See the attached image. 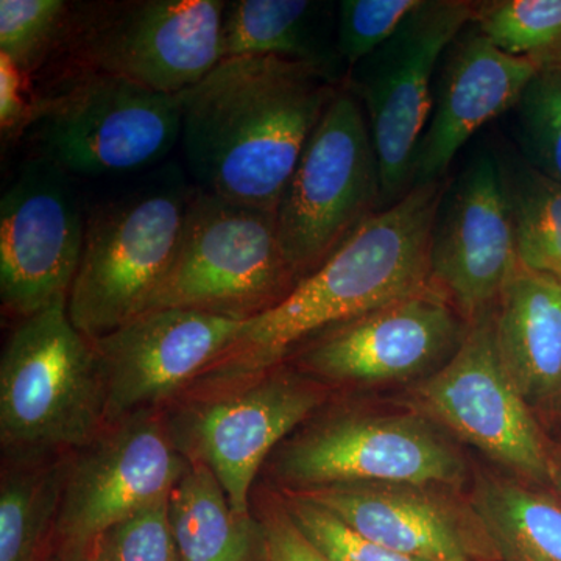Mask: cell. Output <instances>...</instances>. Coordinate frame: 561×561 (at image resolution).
<instances>
[{"mask_svg":"<svg viewBox=\"0 0 561 561\" xmlns=\"http://www.w3.org/2000/svg\"><path fill=\"white\" fill-rule=\"evenodd\" d=\"M448 184H420L362 221L319 268L243 323L230 348L180 398L206 397L275 370L295 346L427 289L431 236Z\"/></svg>","mask_w":561,"mask_h":561,"instance_id":"obj_1","label":"cell"},{"mask_svg":"<svg viewBox=\"0 0 561 561\" xmlns=\"http://www.w3.org/2000/svg\"><path fill=\"white\" fill-rule=\"evenodd\" d=\"M342 84L305 62L225 58L181 92V138L195 187L276 213L302 150Z\"/></svg>","mask_w":561,"mask_h":561,"instance_id":"obj_2","label":"cell"},{"mask_svg":"<svg viewBox=\"0 0 561 561\" xmlns=\"http://www.w3.org/2000/svg\"><path fill=\"white\" fill-rule=\"evenodd\" d=\"M106 426L98 351L70 321L68 300L22 319L0 360L3 459L70 454Z\"/></svg>","mask_w":561,"mask_h":561,"instance_id":"obj_3","label":"cell"},{"mask_svg":"<svg viewBox=\"0 0 561 561\" xmlns=\"http://www.w3.org/2000/svg\"><path fill=\"white\" fill-rule=\"evenodd\" d=\"M194 187L179 169L92 209L68 295L73 327L95 342L147 312L171 267Z\"/></svg>","mask_w":561,"mask_h":561,"instance_id":"obj_4","label":"cell"},{"mask_svg":"<svg viewBox=\"0 0 561 561\" xmlns=\"http://www.w3.org/2000/svg\"><path fill=\"white\" fill-rule=\"evenodd\" d=\"M298 279L284 256L272 210L194 187L154 309H190L250 320L283 301Z\"/></svg>","mask_w":561,"mask_h":561,"instance_id":"obj_5","label":"cell"},{"mask_svg":"<svg viewBox=\"0 0 561 561\" xmlns=\"http://www.w3.org/2000/svg\"><path fill=\"white\" fill-rule=\"evenodd\" d=\"M379 209L381 175L370 127L359 99L342 84L275 213L280 247L298 283Z\"/></svg>","mask_w":561,"mask_h":561,"instance_id":"obj_6","label":"cell"},{"mask_svg":"<svg viewBox=\"0 0 561 561\" xmlns=\"http://www.w3.org/2000/svg\"><path fill=\"white\" fill-rule=\"evenodd\" d=\"M476 10L478 2L468 0H421L394 35L346 76L343 84L367 113L382 209L412 190L413 160L434 108L432 77Z\"/></svg>","mask_w":561,"mask_h":561,"instance_id":"obj_7","label":"cell"},{"mask_svg":"<svg viewBox=\"0 0 561 561\" xmlns=\"http://www.w3.org/2000/svg\"><path fill=\"white\" fill-rule=\"evenodd\" d=\"M43 157L69 175L138 171L180 142L179 95L122 77L81 70L43 105Z\"/></svg>","mask_w":561,"mask_h":561,"instance_id":"obj_8","label":"cell"},{"mask_svg":"<svg viewBox=\"0 0 561 561\" xmlns=\"http://www.w3.org/2000/svg\"><path fill=\"white\" fill-rule=\"evenodd\" d=\"M286 491L330 485L457 483L463 460L426 421L404 415L342 413L306 427L272 454Z\"/></svg>","mask_w":561,"mask_h":561,"instance_id":"obj_9","label":"cell"},{"mask_svg":"<svg viewBox=\"0 0 561 561\" xmlns=\"http://www.w3.org/2000/svg\"><path fill=\"white\" fill-rule=\"evenodd\" d=\"M309 381L272 370L219 393L186 398L164 415L176 448L214 472L239 516H251V486L262 465L323 401V391Z\"/></svg>","mask_w":561,"mask_h":561,"instance_id":"obj_10","label":"cell"},{"mask_svg":"<svg viewBox=\"0 0 561 561\" xmlns=\"http://www.w3.org/2000/svg\"><path fill=\"white\" fill-rule=\"evenodd\" d=\"M190 465L157 411L108 424L70 453L51 548L91 549L114 524L169 496Z\"/></svg>","mask_w":561,"mask_h":561,"instance_id":"obj_11","label":"cell"},{"mask_svg":"<svg viewBox=\"0 0 561 561\" xmlns=\"http://www.w3.org/2000/svg\"><path fill=\"white\" fill-rule=\"evenodd\" d=\"M221 0H138L116 3L88 22L77 43L83 70L122 77L180 95L221 57Z\"/></svg>","mask_w":561,"mask_h":561,"instance_id":"obj_12","label":"cell"},{"mask_svg":"<svg viewBox=\"0 0 561 561\" xmlns=\"http://www.w3.org/2000/svg\"><path fill=\"white\" fill-rule=\"evenodd\" d=\"M84 225L69 173L49 158L25 162L0 201V297L27 319L68 300Z\"/></svg>","mask_w":561,"mask_h":561,"instance_id":"obj_13","label":"cell"},{"mask_svg":"<svg viewBox=\"0 0 561 561\" xmlns=\"http://www.w3.org/2000/svg\"><path fill=\"white\" fill-rule=\"evenodd\" d=\"M494 308L471 321L460 348L423 379L415 398L431 416L491 460L542 481L551 474L548 453L530 405L502 364Z\"/></svg>","mask_w":561,"mask_h":561,"instance_id":"obj_14","label":"cell"},{"mask_svg":"<svg viewBox=\"0 0 561 561\" xmlns=\"http://www.w3.org/2000/svg\"><path fill=\"white\" fill-rule=\"evenodd\" d=\"M518 264L500 157L482 151L443 195L427 284L471 323L497 305Z\"/></svg>","mask_w":561,"mask_h":561,"instance_id":"obj_15","label":"cell"},{"mask_svg":"<svg viewBox=\"0 0 561 561\" xmlns=\"http://www.w3.org/2000/svg\"><path fill=\"white\" fill-rule=\"evenodd\" d=\"M471 323L431 287L323 332L298 362L324 381L373 383L416 378L443 367Z\"/></svg>","mask_w":561,"mask_h":561,"instance_id":"obj_16","label":"cell"},{"mask_svg":"<svg viewBox=\"0 0 561 561\" xmlns=\"http://www.w3.org/2000/svg\"><path fill=\"white\" fill-rule=\"evenodd\" d=\"M245 321L154 309L95 341L108 424L180 397L230 348Z\"/></svg>","mask_w":561,"mask_h":561,"instance_id":"obj_17","label":"cell"},{"mask_svg":"<svg viewBox=\"0 0 561 561\" xmlns=\"http://www.w3.org/2000/svg\"><path fill=\"white\" fill-rule=\"evenodd\" d=\"M534 62L515 57L472 32L454 43L437 101L416 149L412 187L445 180L461 147L479 128L515 108L535 76Z\"/></svg>","mask_w":561,"mask_h":561,"instance_id":"obj_18","label":"cell"},{"mask_svg":"<svg viewBox=\"0 0 561 561\" xmlns=\"http://www.w3.org/2000/svg\"><path fill=\"white\" fill-rule=\"evenodd\" d=\"M383 548L421 561H471L459 516L408 485H330L297 491Z\"/></svg>","mask_w":561,"mask_h":561,"instance_id":"obj_19","label":"cell"},{"mask_svg":"<svg viewBox=\"0 0 561 561\" xmlns=\"http://www.w3.org/2000/svg\"><path fill=\"white\" fill-rule=\"evenodd\" d=\"M505 370L527 404L561 389V280L518 264L494 308Z\"/></svg>","mask_w":561,"mask_h":561,"instance_id":"obj_20","label":"cell"},{"mask_svg":"<svg viewBox=\"0 0 561 561\" xmlns=\"http://www.w3.org/2000/svg\"><path fill=\"white\" fill-rule=\"evenodd\" d=\"M337 3L317 0H231L221 21V57H276L305 62L345 83L335 47Z\"/></svg>","mask_w":561,"mask_h":561,"instance_id":"obj_21","label":"cell"},{"mask_svg":"<svg viewBox=\"0 0 561 561\" xmlns=\"http://www.w3.org/2000/svg\"><path fill=\"white\" fill-rule=\"evenodd\" d=\"M169 519L180 561H251L262 546L261 524L232 511L224 486L191 463L169 494Z\"/></svg>","mask_w":561,"mask_h":561,"instance_id":"obj_22","label":"cell"},{"mask_svg":"<svg viewBox=\"0 0 561 561\" xmlns=\"http://www.w3.org/2000/svg\"><path fill=\"white\" fill-rule=\"evenodd\" d=\"M70 454L5 460L0 482V561H43L60 515Z\"/></svg>","mask_w":561,"mask_h":561,"instance_id":"obj_23","label":"cell"},{"mask_svg":"<svg viewBox=\"0 0 561 561\" xmlns=\"http://www.w3.org/2000/svg\"><path fill=\"white\" fill-rule=\"evenodd\" d=\"M472 512L502 561H561V507L549 497L479 476Z\"/></svg>","mask_w":561,"mask_h":561,"instance_id":"obj_24","label":"cell"},{"mask_svg":"<svg viewBox=\"0 0 561 561\" xmlns=\"http://www.w3.org/2000/svg\"><path fill=\"white\" fill-rule=\"evenodd\" d=\"M500 162L519 264L561 280V184L523 157Z\"/></svg>","mask_w":561,"mask_h":561,"instance_id":"obj_25","label":"cell"},{"mask_svg":"<svg viewBox=\"0 0 561 561\" xmlns=\"http://www.w3.org/2000/svg\"><path fill=\"white\" fill-rule=\"evenodd\" d=\"M472 25L500 49L534 62L540 72H561V0L478 2Z\"/></svg>","mask_w":561,"mask_h":561,"instance_id":"obj_26","label":"cell"},{"mask_svg":"<svg viewBox=\"0 0 561 561\" xmlns=\"http://www.w3.org/2000/svg\"><path fill=\"white\" fill-rule=\"evenodd\" d=\"M515 108L524 160L561 184V72H538Z\"/></svg>","mask_w":561,"mask_h":561,"instance_id":"obj_27","label":"cell"},{"mask_svg":"<svg viewBox=\"0 0 561 561\" xmlns=\"http://www.w3.org/2000/svg\"><path fill=\"white\" fill-rule=\"evenodd\" d=\"M68 10L62 0H2L0 55L31 72L57 41Z\"/></svg>","mask_w":561,"mask_h":561,"instance_id":"obj_28","label":"cell"},{"mask_svg":"<svg viewBox=\"0 0 561 561\" xmlns=\"http://www.w3.org/2000/svg\"><path fill=\"white\" fill-rule=\"evenodd\" d=\"M283 502L291 522L330 561H421L371 541L297 491H286Z\"/></svg>","mask_w":561,"mask_h":561,"instance_id":"obj_29","label":"cell"},{"mask_svg":"<svg viewBox=\"0 0 561 561\" xmlns=\"http://www.w3.org/2000/svg\"><path fill=\"white\" fill-rule=\"evenodd\" d=\"M420 3L421 0L339 2L335 47L348 72L386 44Z\"/></svg>","mask_w":561,"mask_h":561,"instance_id":"obj_30","label":"cell"},{"mask_svg":"<svg viewBox=\"0 0 561 561\" xmlns=\"http://www.w3.org/2000/svg\"><path fill=\"white\" fill-rule=\"evenodd\" d=\"M94 561H180L169 496L114 524L92 546Z\"/></svg>","mask_w":561,"mask_h":561,"instance_id":"obj_31","label":"cell"},{"mask_svg":"<svg viewBox=\"0 0 561 561\" xmlns=\"http://www.w3.org/2000/svg\"><path fill=\"white\" fill-rule=\"evenodd\" d=\"M262 552L267 561H330L317 551L297 524L291 522L284 502H267L261 515Z\"/></svg>","mask_w":561,"mask_h":561,"instance_id":"obj_32","label":"cell"},{"mask_svg":"<svg viewBox=\"0 0 561 561\" xmlns=\"http://www.w3.org/2000/svg\"><path fill=\"white\" fill-rule=\"evenodd\" d=\"M21 76V70L0 55V119L3 131L18 127L25 111Z\"/></svg>","mask_w":561,"mask_h":561,"instance_id":"obj_33","label":"cell"},{"mask_svg":"<svg viewBox=\"0 0 561 561\" xmlns=\"http://www.w3.org/2000/svg\"><path fill=\"white\" fill-rule=\"evenodd\" d=\"M43 561H94L91 549L51 548Z\"/></svg>","mask_w":561,"mask_h":561,"instance_id":"obj_34","label":"cell"},{"mask_svg":"<svg viewBox=\"0 0 561 561\" xmlns=\"http://www.w3.org/2000/svg\"><path fill=\"white\" fill-rule=\"evenodd\" d=\"M265 561H267V560H265Z\"/></svg>","mask_w":561,"mask_h":561,"instance_id":"obj_35","label":"cell"}]
</instances>
